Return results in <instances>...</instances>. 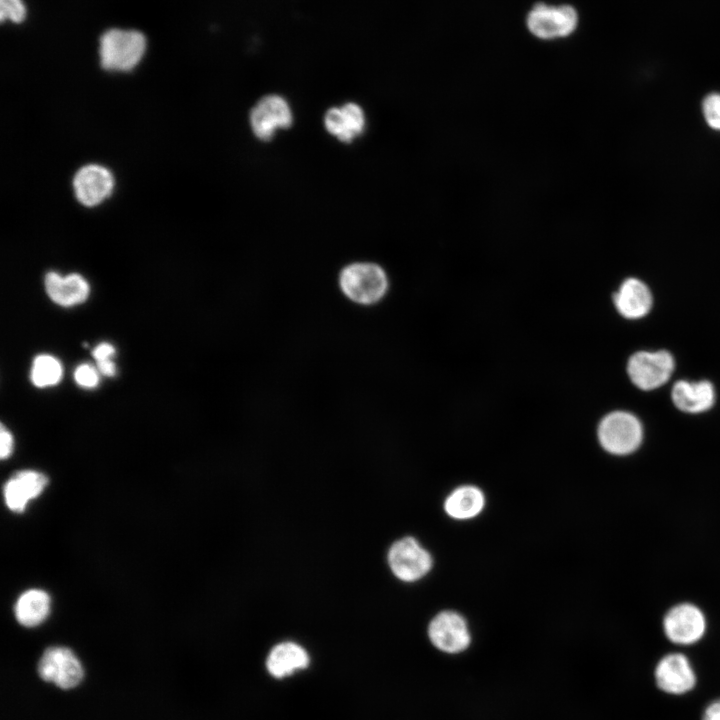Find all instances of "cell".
Listing matches in <instances>:
<instances>
[{
    "label": "cell",
    "mask_w": 720,
    "mask_h": 720,
    "mask_svg": "<svg viewBox=\"0 0 720 720\" xmlns=\"http://www.w3.org/2000/svg\"><path fill=\"white\" fill-rule=\"evenodd\" d=\"M339 287L352 302L372 305L386 294L388 278L383 268L375 263L355 262L341 270Z\"/></svg>",
    "instance_id": "1"
},
{
    "label": "cell",
    "mask_w": 720,
    "mask_h": 720,
    "mask_svg": "<svg viewBox=\"0 0 720 720\" xmlns=\"http://www.w3.org/2000/svg\"><path fill=\"white\" fill-rule=\"evenodd\" d=\"M145 49L146 39L141 32L110 29L100 38V63L106 70L129 71L140 62Z\"/></svg>",
    "instance_id": "2"
},
{
    "label": "cell",
    "mask_w": 720,
    "mask_h": 720,
    "mask_svg": "<svg viewBox=\"0 0 720 720\" xmlns=\"http://www.w3.org/2000/svg\"><path fill=\"white\" fill-rule=\"evenodd\" d=\"M642 426L632 414L615 411L605 416L599 424L598 438L601 446L614 455L634 452L642 441Z\"/></svg>",
    "instance_id": "3"
},
{
    "label": "cell",
    "mask_w": 720,
    "mask_h": 720,
    "mask_svg": "<svg viewBox=\"0 0 720 720\" xmlns=\"http://www.w3.org/2000/svg\"><path fill=\"white\" fill-rule=\"evenodd\" d=\"M40 678L62 689L76 687L83 679L81 662L67 647L53 646L42 654L37 668Z\"/></svg>",
    "instance_id": "4"
},
{
    "label": "cell",
    "mask_w": 720,
    "mask_h": 720,
    "mask_svg": "<svg viewBox=\"0 0 720 720\" xmlns=\"http://www.w3.org/2000/svg\"><path fill=\"white\" fill-rule=\"evenodd\" d=\"M674 369V360L667 351L633 354L627 365L631 381L642 390H652L666 383Z\"/></svg>",
    "instance_id": "5"
},
{
    "label": "cell",
    "mask_w": 720,
    "mask_h": 720,
    "mask_svg": "<svg viewBox=\"0 0 720 720\" xmlns=\"http://www.w3.org/2000/svg\"><path fill=\"white\" fill-rule=\"evenodd\" d=\"M388 563L397 578L405 582H413L430 571L432 557L416 539L405 537L391 546Z\"/></svg>",
    "instance_id": "6"
},
{
    "label": "cell",
    "mask_w": 720,
    "mask_h": 720,
    "mask_svg": "<svg viewBox=\"0 0 720 720\" xmlns=\"http://www.w3.org/2000/svg\"><path fill=\"white\" fill-rule=\"evenodd\" d=\"M706 624L705 615L699 607L692 603H680L665 614L663 629L672 643L691 645L702 639Z\"/></svg>",
    "instance_id": "7"
},
{
    "label": "cell",
    "mask_w": 720,
    "mask_h": 720,
    "mask_svg": "<svg viewBox=\"0 0 720 720\" xmlns=\"http://www.w3.org/2000/svg\"><path fill=\"white\" fill-rule=\"evenodd\" d=\"M578 15L568 5H536L528 14L527 27L532 34L541 39L566 37L577 26Z\"/></svg>",
    "instance_id": "8"
},
{
    "label": "cell",
    "mask_w": 720,
    "mask_h": 720,
    "mask_svg": "<svg viewBox=\"0 0 720 720\" xmlns=\"http://www.w3.org/2000/svg\"><path fill=\"white\" fill-rule=\"evenodd\" d=\"M250 126L254 135L270 140L279 129L291 126L293 114L290 105L282 96L267 95L261 98L250 112Z\"/></svg>",
    "instance_id": "9"
},
{
    "label": "cell",
    "mask_w": 720,
    "mask_h": 720,
    "mask_svg": "<svg viewBox=\"0 0 720 720\" xmlns=\"http://www.w3.org/2000/svg\"><path fill=\"white\" fill-rule=\"evenodd\" d=\"M428 635L436 648L452 654L464 651L471 641L466 621L454 611L437 614L429 624Z\"/></svg>",
    "instance_id": "10"
},
{
    "label": "cell",
    "mask_w": 720,
    "mask_h": 720,
    "mask_svg": "<svg viewBox=\"0 0 720 720\" xmlns=\"http://www.w3.org/2000/svg\"><path fill=\"white\" fill-rule=\"evenodd\" d=\"M657 687L665 693L682 695L696 684V674L689 659L682 653L664 655L654 671Z\"/></svg>",
    "instance_id": "11"
},
{
    "label": "cell",
    "mask_w": 720,
    "mask_h": 720,
    "mask_svg": "<svg viewBox=\"0 0 720 720\" xmlns=\"http://www.w3.org/2000/svg\"><path fill=\"white\" fill-rule=\"evenodd\" d=\"M114 179L104 166L89 164L80 168L73 179V189L77 200L87 207L103 202L112 192Z\"/></svg>",
    "instance_id": "12"
},
{
    "label": "cell",
    "mask_w": 720,
    "mask_h": 720,
    "mask_svg": "<svg viewBox=\"0 0 720 720\" xmlns=\"http://www.w3.org/2000/svg\"><path fill=\"white\" fill-rule=\"evenodd\" d=\"M48 484V478L34 470L16 472L3 487L7 507L15 512L23 511L27 504L39 496Z\"/></svg>",
    "instance_id": "13"
},
{
    "label": "cell",
    "mask_w": 720,
    "mask_h": 720,
    "mask_svg": "<svg viewBox=\"0 0 720 720\" xmlns=\"http://www.w3.org/2000/svg\"><path fill=\"white\" fill-rule=\"evenodd\" d=\"M324 126L329 134L349 143L363 133L366 118L362 108L351 102L328 109L324 116Z\"/></svg>",
    "instance_id": "14"
},
{
    "label": "cell",
    "mask_w": 720,
    "mask_h": 720,
    "mask_svg": "<svg viewBox=\"0 0 720 720\" xmlns=\"http://www.w3.org/2000/svg\"><path fill=\"white\" fill-rule=\"evenodd\" d=\"M44 283L50 299L64 307L84 302L90 291L88 282L77 273L61 276L51 271L46 274Z\"/></svg>",
    "instance_id": "15"
},
{
    "label": "cell",
    "mask_w": 720,
    "mask_h": 720,
    "mask_svg": "<svg viewBox=\"0 0 720 720\" xmlns=\"http://www.w3.org/2000/svg\"><path fill=\"white\" fill-rule=\"evenodd\" d=\"M614 304L618 312L628 319L645 316L652 305V296L648 287L640 280L629 278L614 295Z\"/></svg>",
    "instance_id": "16"
},
{
    "label": "cell",
    "mask_w": 720,
    "mask_h": 720,
    "mask_svg": "<svg viewBox=\"0 0 720 720\" xmlns=\"http://www.w3.org/2000/svg\"><path fill=\"white\" fill-rule=\"evenodd\" d=\"M675 406L687 413H700L710 409L715 400L713 385L708 381H678L672 389Z\"/></svg>",
    "instance_id": "17"
},
{
    "label": "cell",
    "mask_w": 720,
    "mask_h": 720,
    "mask_svg": "<svg viewBox=\"0 0 720 720\" xmlns=\"http://www.w3.org/2000/svg\"><path fill=\"white\" fill-rule=\"evenodd\" d=\"M309 664V656L305 649L294 642H283L272 648L266 667L275 678H283Z\"/></svg>",
    "instance_id": "18"
},
{
    "label": "cell",
    "mask_w": 720,
    "mask_h": 720,
    "mask_svg": "<svg viewBox=\"0 0 720 720\" xmlns=\"http://www.w3.org/2000/svg\"><path fill=\"white\" fill-rule=\"evenodd\" d=\"M485 498L482 491L471 485L453 490L444 502L445 512L452 518L466 520L477 516L483 509Z\"/></svg>",
    "instance_id": "19"
},
{
    "label": "cell",
    "mask_w": 720,
    "mask_h": 720,
    "mask_svg": "<svg viewBox=\"0 0 720 720\" xmlns=\"http://www.w3.org/2000/svg\"><path fill=\"white\" fill-rule=\"evenodd\" d=\"M50 596L43 590L30 589L22 593L15 604L17 621L26 627L41 624L49 615Z\"/></svg>",
    "instance_id": "20"
},
{
    "label": "cell",
    "mask_w": 720,
    "mask_h": 720,
    "mask_svg": "<svg viewBox=\"0 0 720 720\" xmlns=\"http://www.w3.org/2000/svg\"><path fill=\"white\" fill-rule=\"evenodd\" d=\"M62 377V366L53 356L42 354L35 357L31 369V381L39 388L53 386Z\"/></svg>",
    "instance_id": "21"
},
{
    "label": "cell",
    "mask_w": 720,
    "mask_h": 720,
    "mask_svg": "<svg viewBox=\"0 0 720 720\" xmlns=\"http://www.w3.org/2000/svg\"><path fill=\"white\" fill-rule=\"evenodd\" d=\"M26 15V8L22 0H0V18L2 21L10 20L14 23L22 22Z\"/></svg>",
    "instance_id": "22"
},
{
    "label": "cell",
    "mask_w": 720,
    "mask_h": 720,
    "mask_svg": "<svg viewBox=\"0 0 720 720\" xmlns=\"http://www.w3.org/2000/svg\"><path fill=\"white\" fill-rule=\"evenodd\" d=\"M703 113L708 125L720 130V94L708 95L703 102Z\"/></svg>",
    "instance_id": "23"
},
{
    "label": "cell",
    "mask_w": 720,
    "mask_h": 720,
    "mask_svg": "<svg viewBox=\"0 0 720 720\" xmlns=\"http://www.w3.org/2000/svg\"><path fill=\"white\" fill-rule=\"evenodd\" d=\"M74 379L81 387L94 388L99 382V375L93 366L83 363L75 369Z\"/></svg>",
    "instance_id": "24"
},
{
    "label": "cell",
    "mask_w": 720,
    "mask_h": 720,
    "mask_svg": "<svg viewBox=\"0 0 720 720\" xmlns=\"http://www.w3.org/2000/svg\"><path fill=\"white\" fill-rule=\"evenodd\" d=\"M1 448L0 455L2 459L8 458L13 450V437L11 433L1 424L0 431Z\"/></svg>",
    "instance_id": "25"
},
{
    "label": "cell",
    "mask_w": 720,
    "mask_h": 720,
    "mask_svg": "<svg viewBox=\"0 0 720 720\" xmlns=\"http://www.w3.org/2000/svg\"><path fill=\"white\" fill-rule=\"evenodd\" d=\"M115 353V348L109 343H100L92 351V356L96 361L111 359Z\"/></svg>",
    "instance_id": "26"
},
{
    "label": "cell",
    "mask_w": 720,
    "mask_h": 720,
    "mask_svg": "<svg viewBox=\"0 0 720 720\" xmlns=\"http://www.w3.org/2000/svg\"><path fill=\"white\" fill-rule=\"evenodd\" d=\"M702 720H720V698L706 706Z\"/></svg>",
    "instance_id": "27"
},
{
    "label": "cell",
    "mask_w": 720,
    "mask_h": 720,
    "mask_svg": "<svg viewBox=\"0 0 720 720\" xmlns=\"http://www.w3.org/2000/svg\"><path fill=\"white\" fill-rule=\"evenodd\" d=\"M97 369L106 376H114L116 372V366L112 359L97 361Z\"/></svg>",
    "instance_id": "28"
}]
</instances>
